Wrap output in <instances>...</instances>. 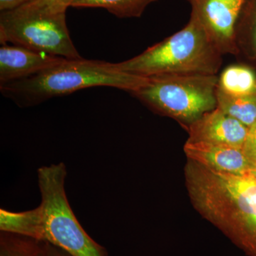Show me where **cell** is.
I'll list each match as a JSON object with an SVG mask.
<instances>
[{"label": "cell", "instance_id": "obj_1", "mask_svg": "<svg viewBox=\"0 0 256 256\" xmlns=\"http://www.w3.org/2000/svg\"><path fill=\"white\" fill-rule=\"evenodd\" d=\"M63 162L37 170L42 202L34 210H0V230L46 240L73 256H108L105 248L89 236L70 208L65 191Z\"/></svg>", "mask_w": 256, "mask_h": 256}, {"label": "cell", "instance_id": "obj_2", "mask_svg": "<svg viewBox=\"0 0 256 256\" xmlns=\"http://www.w3.org/2000/svg\"><path fill=\"white\" fill-rule=\"evenodd\" d=\"M146 80V77L120 70L116 63L84 58H66L36 75L0 85V90L4 97L24 108L88 88L112 87L131 94Z\"/></svg>", "mask_w": 256, "mask_h": 256}, {"label": "cell", "instance_id": "obj_3", "mask_svg": "<svg viewBox=\"0 0 256 256\" xmlns=\"http://www.w3.org/2000/svg\"><path fill=\"white\" fill-rule=\"evenodd\" d=\"M222 56L198 20L191 14L182 30L140 54L116 65L120 70L146 78L186 74L216 75L222 66Z\"/></svg>", "mask_w": 256, "mask_h": 256}, {"label": "cell", "instance_id": "obj_4", "mask_svg": "<svg viewBox=\"0 0 256 256\" xmlns=\"http://www.w3.org/2000/svg\"><path fill=\"white\" fill-rule=\"evenodd\" d=\"M218 79L202 74L149 77L131 94L152 110L188 126L217 107Z\"/></svg>", "mask_w": 256, "mask_h": 256}, {"label": "cell", "instance_id": "obj_5", "mask_svg": "<svg viewBox=\"0 0 256 256\" xmlns=\"http://www.w3.org/2000/svg\"><path fill=\"white\" fill-rule=\"evenodd\" d=\"M0 43L69 60L82 58L69 34L66 12H43L22 6L2 12Z\"/></svg>", "mask_w": 256, "mask_h": 256}, {"label": "cell", "instance_id": "obj_6", "mask_svg": "<svg viewBox=\"0 0 256 256\" xmlns=\"http://www.w3.org/2000/svg\"><path fill=\"white\" fill-rule=\"evenodd\" d=\"M192 14L198 20L218 52L238 54L235 32L245 0H190Z\"/></svg>", "mask_w": 256, "mask_h": 256}, {"label": "cell", "instance_id": "obj_7", "mask_svg": "<svg viewBox=\"0 0 256 256\" xmlns=\"http://www.w3.org/2000/svg\"><path fill=\"white\" fill-rule=\"evenodd\" d=\"M186 128L190 136L188 140L242 149L249 128L216 107L186 126Z\"/></svg>", "mask_w": 256, "mask_h": 256}, {"label": "cell", "instance_id": "obj_8", "mask_svg": "<svg viewBox=\"0 0 256 256\" xmlns=\"http://www.w3.org/2000/svg\"><path fill=\"white\" fill-rule=\"evenodd\" d=\"M0 85L10 84L58 65L66 58L14 44H1Z\"/></svg>", "mask_w": 256, "mask_h": 256}, {"label": "cell", "instance_id": "obj_9", "mask_svg": "<svg viewBox=\"0 0 256 256\" xmlns=\"http://www.w3.org/2000/svg\"><path fill=\"white\" fill-rule=\"evenodd\" d=\"M184 150L191 161L220 172L248 174L252 165L242 149L234 146L188 140Z\"/></svg>", "mask_w": 256, "mask_h": 256}, {"label": "cell", "instance_id": "obj_10", "mask_svg": "<svg viewBox=\"0 0 256 256\" xmlns=\"http://www.w3.org/2000/svg\"><path fill=\"white\" fill-rule=\"evenodd\" d=\"M217 90L233 97L256 94V74L246 66H229L218 77Z\"/></svg>", "mask_w": 256, "mask_h": 256}, {"label": "cell", "instance_id": "obj_11", "mask_svg": "<svg viewBox=\"0 0 256 256\" xmlns=\"http://www.w3.org/2000/svg\"><path fill=\"white\" fill-rule=\"evenodd\" d=\"M238 54L256 60V0H245L235 32Z\"/></svg>", "mask_w": 256, "mask_h": 256}, {"label": "cell", "instance_id": "obj_12", "mask_svg": "<svg viewBox=\"0 0 256 256\" xmlns=\"http://www.w3.org/2000/svg\"><path fill=\"white\" fill-rule=\"evenodd\" d=\"M217 108L250 128L256 122V92L233 97L216 90Z\"/></svg>", "mask_w": 256, "mask_h": 256}, {"label": "cell", "instance_id": "obj_13", "mask_svg": "<svg viewBox=\"0 0 256 256\" xmlns=\"http://www.w3.org/2000/svg\"><path fill=\"white\" fill-rule=\"evenodd\" d=\"M156 0H76L74 8H99L118 18H140L146 6Z\"/></svg>", "mask_w": 256, "mask_h": 256}, {"label": "cell", "instance_id": "obj_14", "mask_svg": "<svg viewBox=\"0 0 256 256\" xmlns=\"http://www.w3.org/2000/svg\"><path fill=\"white\" fill-rule=\"evenodd\" d=\"M42 240L21 234L1 232L0 256H41Z\"/></svg>", "mask_w": 256, "mask_h": 256}, {"label": "cell", "instance_id": "obj_15", "mask_svg": "<svg viewBox=\"0 0 256 256\" xmlns=\"http://www.w3.org/2000/svg\"><path fill=\"white\" fill-rule=\"evenodd\" d=\"M76 0H32L22 5L28 9L48 13L66 12Z\"/></svg>", "mask_w": 256, "mask_h": 256}, {"label": "cell", "instance_id": "obj_16", "mask_svg": "<svg viewBox=\"0 0 256 256\" xmlns=\"http://www.w3.org/2000/svg\"><path fill=\"white\" fill-rule=\"evenodd\" d=\"M242 150L252 164H256V122L248 128Z\"/></svg>", "mask_w": 256, "mask_h": 256}, {"label": "cell", "instance_id": "obj_17", "mask_svg": "<svg viewBox=\"0 0 256 256\" xmlns=\"http://www.w3.org/2000/svg\"><path fill=\"white\" fill-rule=\"evenodd\" d=\"M41 256H73L66 252L62 248L54 245L50 242L42 240V252Z\"/></svg>", "mask_w": 256, "mask_h": 256}, {"label": "cell", "instance_id": "obj_18", "mask_svg": "<svg viewBox=\"0 0 256 256\" xmlns=\"http://www.w3.org/2000/svg\"><path fill=\"white\" fill-rule=\"evenodd\" d=\"M30 1L32 0H0V10L4 12L15 9Z\"/></svg>", "mask_w": 256, "mask_h": 256}, {"label": "cell", "instance_id": "obj_19", "mask_svg": "<svg viewBox=\"0 0 256 256\" xmlns=\"http://www.w3.org/2000/svg\"><path fill=\"white\" fill-rule=\"evenodd\" d=\"M249 174L252 176V178L256 181V164H252L250 166V172Z\"/></svg>", "mask_w": 256, "mask_h": 256}]
</instances>
